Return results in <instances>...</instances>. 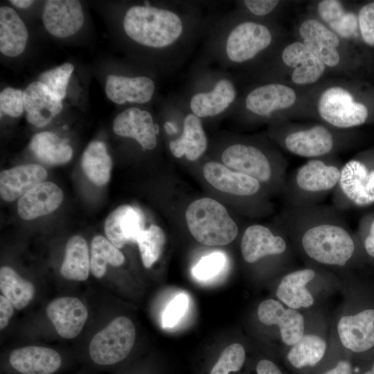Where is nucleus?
Masks as SVG:
<instances>
[{"label":"nucleus","instance_id":"40","mask_svg":"<svg viewBox=\"0 0 374 374\" xmlns=\"http://www.w3.org/2000/svg\"><path fill=\"white\" fill-rule=\"evenodd\" d=\"M74 70L71 63H64L40 75L39 81L44 83L49 90L60 100L65 98L70 77Z\"/></svg>","mask_w":374,"mask_h":374},{"label":"nucleus","instance_id":"3","mask_svg":"<svg viewBox=\"0 0 374 374\" xmlns=\"http://www.w3.org/2000/svg\"><path fill=\"white\" fill-rule=\"evenodd\" d=\"M272 41L271 32L264 24L238 20L233 12L217 14L202 40L199 60L226 70L254 60Z\"/></svg>","mask_w":374,"mask_h":374},{"label":"nucleus","instance_id":"15","mask_svg":"<svg viewBox=\"0 0 374 374\" xmlns=\"http://www.w3.org/2000/svg\"><path fill=\"white\" fill-rule=\"evenodd\" d=\"M7 365L16 374H54L62 368L63 358L53 348L28 346L12 350Z\"/></svg>","mask_w":374,"mask_h":374},{"label":"nucleus","instance_id":"48","mask_svg":"<svg viewBox=\"0 0 374 374\" xmlns=\"http://www.w3.org/2000/svg\"><path fill=\"white\" fill-rule=\"evenodd\" d=\"M364 246L366 253L374 258V219L369 225L368 233L364 238Z\"/></svg>","mask_w":374,"mask_h":374},{"label":"nucleus","instance_id":"2","mask_svg":"<svg viewBox=\"0 0 374 374\" xmlns=\"http://www.w3.org/2000/svg\"><path fill=\"white\" fill-rule=\"evenodd\" d=\"M282 222L287 233L297 238L305 254L318 263L343 267L354 254V238L340 211L333 206L286 207Z\"/></svg>","mask_w":374,"mask_h":374},{"label":"nucleus","instance_id":"8","mask_svg":"<svg viewBox=\"0 0 374 374\" xmlns=\"http://www.w3.org/2000/svg\"><path fill=\"white\" fill-rule=\"evenodd\" d=\"M187 226L195 240L208 246L233 242L238 229L226 208L217 201L204 197L195 200L186 211Z\"/></svg>","mask_w":374,"mask_h":374},{"label":"nucleus","instance_id":"1","mask_svg":"<svg viewBox=\"0 0 374 374\" xmlns=\"http://www.w3.org/2000/svg\"><path fill=\"white\" fill-rule=\"evenodd\" d=\"M203 3L172 1L130 6L123 27L125 35L141 46L161 53L169 73L179 68L202 41L217 13L206 12Z\"/></svg>","mask_w":374,"mask_h":374},{"label":"nucleus","instance_id":"25","mask_svg":"<svg viewBox=\"0 0 374 374\" xmlns=\"http://www.w3.org/2000/svg\"><path fill=\"white\" fill-rule=\"evenodd\" d=\"M341 344L346 348L362 353L374 346V309L342 317L337 326Z\"/></svg>","mask_w":374,"mask_h":374},{"label":"nucleus","instance_id":"24","mask_svg":"<svg viewBox=\"0 0 374 374\" xmlns=\"http://www.w3.org/2000/svg\"><path fill=\"white\" fill-rule=\"evenodd\" d=\"M303 44L325 65L333 67L340 61L337 49L339 45L338 35L316 19L304 21L299 27Z\"/></svg>","mask_w":374,"mask_h":374},{"label":"nucleus","instance_id":"11","mask_svg":"<svg viewBox=\"0 0 374 374\" xmlns=\"http://www.w3.org/2000/svg\"><path fill=\"white\" fill-rule=\"evenodd\" d=\"M318 112L328 124L339 129L362 125L368 118L366 107L355 102L351 93L341 87H331L322 93Z\"/></svg>","mask_w":374,"mask_h":374},{"label":"nucleus","instance_id":"16","mask_svg":"<svg viewBox=\"0 0 374 374\" xmlns=\"http://www.w3.org/2000/svg\"><path fill=\"white\" fill-rule=\"evenodd\" d=\"M42 21L46 30L52 35L59 38L71 36L84 23L81 3L77 0L46 1Z\"/></svg>","mask_w":374,"mask_h":374},{"label":"nucleus","instance_id":"33","mask_svg":"<svg viewBox=\"0 0 374 374\" xmlns=\"http://www.w3.org/2000/svg\"><path fill=\"white\" fill-rule=\"evenodd\" d=\"M81 166L95 185L106 184L110 178L112 161L105 143L99 141L91 142L82 154Z\"/></svg>","mask_w":374,"mask_h":374},{"label":"nucleus","instance_id":"27","mask_svg":"<svg viewBox=\"0 0 374 374\" xmlns=\"http://www.w3.org/2000/svg\"><path fill=\"white\" fill-rule=\"evenodd\" d=\"M282 60L294 68L292 81L297 84H308L317 82L323 74L326 65L311 51L300 42L287 45L283 51Z\"/></svg>","mask_w":374,"mask_h":374},{"label":"nucleus","instance_id":"29","mask_svg":"<svg viewBox=\"0 0 374 374\" xmlns=\"http://www.w3.org/2000/svg\"><path fill=\"white\" fill-rule=\"evenodd\" d=\"M316 276L310 268L292 271L283 276L276 290L277 297L290 308H308L314 299L306 285Z\"/></svg>","mask_w":374,"mask_h":374},{"label":"nucleus","instance_id":"51","mask_svg":"<svg viewBox=\"0 0 374 374\" xmlns=\"http://www.w3.org/2000/svg\"><path fill=\"white\" fill-rule=\"evenodd\" d=\"M364 374H374V363H373L372 368Z\"/></svg>","mask_w":374,"mask_h":374},{"label":"nucleus","instance_id":"21","mask_svg":"<svg viewBox=\"0 0 374 374\" xmlns=\"http://www.w3.org/2000/svg\"><path fill=\"white\" fill-rule=\"evenodd\" d=\"M258 317L265 325H277L283 343L291 346L303 335L304 319L295 309H285L274 299H267L258 308Z\"/></svg>","mask_w":374,"mask_h":374},{"label":"nucleus","instance_id":"38","mask_svg":"<svg viewBox=\"0 0 374 374\" xmlns=\"http://www.w3.org/2000/svg\"><path fill=\"white\" fill-rule=\"evenodd\" d=\"M165 241L166 238L163 230L157 225L152 224L141 233L136 242L145 267H151L159 258Z\"/></svg>","mask_w":374,"mask_h":374},{"label":"nucleus","instance_id":"5","mask_svg":"<svg viewBox=\"0 0 374 374\" xmlns=\"http://www.w3.org/2000/svg\"><path fill=\"white\" fill-rule=\"evenodd\" d=\"M343 164L327 157L310 159L287 176L286 207L319 205L336 188Z\"/></svg>","mask_w":374,"mask_h":374},{"label":"nucleus","instance_id":"26","mask_svg":"<svg viewBox=\"0 0 374 374\" xmlns=\"http://www.w3.org/2000/svg\"><path fill=\"white\" fill-rule=\"evenodd\" d=\"M62 199L63 193L56 184L51 181H43L19 198L17 204L18 214L24 220H33L56 210Z\"/></svg>","mask_w":374,"mask_h":374},{"label":"nucleus","instance_id":"41","mask_svg":"<svg viewBox=\"0 0 374 374\" xmlns=\"http://www.w3.org/2000/svg\"><path fill=\"white\" fill-rule=\"evenodd\" d=\"M226 263L225 255L220 251L202 257L193 268V276L199 280H208L217 275Z\"/></svg>","mask_w":374,"mask_h":374},{"label":"nucleus","instance_id":"4","mask_svg":"<svg viewBox=\"0 0 374 374\" xmlns=\"http://www.w3.org/2000/svg\"><path fill=\"white\" fill-rule=\"evenodd\" d=\"M189 109L204 119H213L233 110L238 92L231 75L220 67L197 61L190 70L179 94Z\"/></svg>","mask_w":374,"mask_h":374},{"label":"nucleus","instance_id":"47","mask_svg":"<svg viewBox=\"0 0 374 374\" xmlns=\"http://www.w3.org/2000/svg\"><path fill=\"white\" fill-rule=\"evenodd\" d=\"M257 374H283L278 366L271 361L261 359L256 365Z\"/></svg>","mask_w":374,"mask_h":374},{"label":"nucleus","instance_id":"32","mask_svg":"<svg viewBox=\"0 0 374 374\" xmlns=\"http://www.w3.org/2000/svg\"><path fill=\"white\" fill-rule=\"evenodd\" d=\"M30 148L39 161L48 165L64 164L73 154L71 147L51 132L36 134L30 141Z\"/></svg>","mask_w":374,"mask_h":374},{"label":"nucleus","instance_id":"50","mask_svg":"<svg viewBox=\"0 0 374 374\" xmlns=\"http://www.w3.org/2000/svg\"><path fill=\"white\" fill-rule=\"evenodd\" d=\"M10 2L19 8H27L34 3L33 1L30 0H11Z\"/></svg>","mask_w":374,"mask_h":374},{"label":"nucleus","instance_id":"43","mask_svg":"<svg viewBox=\"0 0 374 374\" xmlns=\"http://www.w3.org/2000/svg\"><path fill=\"white\" fill-rule=\"evenodd\" d=\"M188 300L186 295L176 296L166 308L162 315V325L165 328L174 327L186 312Z\"/></svg>","mask_w":374,"mask_h":374},{"label":"nucleus","instance_id":"22","mask_svg":"<svg viewBox=\"0 0 374 374\" xmlns=\"http://www.w3.org/2000/svg\"><path fill=\"white\" fill-rule=\"evenodd\" d=\"M144 216L138 208L123 204L114 210L105 222V233L107 239L117 248L128 242H136L144 230Z\"/></svg>","mask_w":374,"mask_h":374},{"label":"nucleus","instance_id":"37","mask_svg":"<svg viewBox=\"0 0 374 374\" xmlns=\"http://www.w3.org/2000/svg\"><path fill=\"white\" fill-rule=\"evenodd\" d=\"M326 349L325 341L314 335H305L295 343L287 354V359L295 368L317 364Z\"/></svg>","mask_w":374,"mask_h":374},{"label":"nucleus","instance_id":"30","mask_svg":"<svg viewBox=\"0 0 374 374\" xmlns=\"http://www.w3.org/2000/svg\"><path fill=\"white\" fill-rule=\"evenodd\" d=\"M28 37L25 24L16 11L8 6L0 8V51L16 57L24 51Z\"/></svg>","mask_w":374,"mask_h":374},{"label":"nucleus","instance_id":"23","mask_svg":"<svg viewBox=\"0 0 374 374\" xmlns=\"http://www.w3.org/2000/svg\"><path fill=\"white\" fill-rule=\"evenodd\" d=\"M24 101L26 120L37 127L47 125L62 109V100L40 81L25 89Z\"/></svg>","mask_w":374,"mask_h":374},{"label":"nucleus","instance_id":"49","mask_svg":"<svg viewBox=\"0 0 374 374\" xmlns=\"http://www.w3.org/2000/svg\"><path fill=\"white\" fill-rule=\"evenodd\" d=\"M323 374H352V366L346 360H341L332 369Z\"/></svg>","mask_w":374,"mask_h":374},{"label":"nucleus","instance_id":"45","mask_svg":"<svg viewBox=\"0 0 374 374\" xmlns=\"http://www.w3.org/2000/svg\"><path fill=\"white\" fill-rule=\"evenodd\" d=\"M278 3L276 0H244L241 5L252 15L261 17L270 14Z\"/></svg>","mask_w":374,"mask_h":374},{"label":"nucleus","instance_id":"18","mask_svg":"<svg viewBox=\"0 0 374 374\" xmlns=\"http://www.w3.org/2000/svg\"><path fill=\"white\" fill-rule=\"evenodd\" d=\"M155 91L154 80L145 75H109L106 79V95L110 100L118 105L148 103L152 99Z\"/></svg>","mask_w":374,"mask_h":374},{"label":"nucleus","instance_id":"10","mask_svg":"<svg viewBox=\"0 0 374 374\" xmlns=\"http://www.w3.org/2000/svg\"><path fill=\"white\" fill-rule=\"evenodd\" d=\"M333 206L343 211L374 203V168L353 159L343 164L339 183L332 193Z\"/></svg>","mask_w":374,"mask_h":374},{"label":"nucleus","instance_id":"39","mask_svg":"<svg viewBox=\"0 0 374 374\" xmlns=\"http://www.w3.org/2000/svg\"><path fill=\"white\" fill-rule=\"evenodd\" d=\"M244 347L238 343L226 346L212 366L209 374H230L238 372L245 361Z\"/></svg>","mask_w":374,"mask_h":374},{"label":"nucleus","instance_id":"14","mask_svg":"<svg viewBox=\"0 0 374 374\" xmlns=\"http://www.w3.org/2000/svg\"><path fill=\"white\" fill-rule=\"evenodd\" d=\"M113 131L118 136L134 139L143 149L151 150L157 145L160 129L150 112L130 107L115 117Z\"/></svg>","mask_w":374,"mask_h":374},{"label":"nucleus","instance_id":"13","mask_svg":"<svg viewBox=\"0 0 374 374\" xmlns=\"http://www.w3.org/2000/svg\"><path fill=\"white\" fill-rule=\"evenodd\" d=\"M296 99V93L291 87L270 82L260 84L248 91L241 107L251 115L269 118L276 112L291 107Z\"/></svg>","mask_w":374,"mask_h":374},{"label":"nucleus","instance_id":"46","mask_svg":"<svg viewBox=\"0 0 374 374\" xmlns=\"http://www.w3.org/2000/svg\"><path fill=\"white\" fill-rule=\"evenodd\" d=\"M14 314V306L3 294L0 296V328L4 329Z\"/></svg>","mask_w":374,"mask_h":374},{"label":"nucleus","instance_id":"20","mask_svg":"<svg viewBox=\"0 0 374 374\" xmlns=\"http://www.w3.org/2000/svg\"><path fill=\"white\" fill-rule=\"evenodd\" d=\"M206 180L222 192L241 197H253L261 190L262 184L256 179L232 170L217 162H207L203 168Z\"/></svg>","mask_w":374,"mask_h":374},{"label":"nucleus","instance_id":"34","mask_svg":"<svg viewBox=\"0 0 374 374\" xmlns=\"http://www.w3.org/2000/svg\"><path fill=\"white\" fill-rule=\"evenodd\" d=\"M0 290L17 310L26 307L35 293L33 283L8 266H3L0 269Z\"/></svg>","mask_w":374,"mask_h":374},{"label":"nucleus","instance_id":"12","mask_svg":"<svg viewBox=\"0 0 374 374\" xmlns=\"http://www.w3.org/2000/svg\"><path fill=\"white\" fill-rule=\"evenodd\" d=\"M279 141L290 153L310 159L327 157L337 147L332 132L319 124L287 130L283 135L280 134Z\"/></svg>","mask_w":374,"mask_h":374},{"label":"nucleus","instance_id":"36","mask_svg":"<svg viewBox=\"0 0 374 374\" xmlns=\"http://www.w3.org/2000/svg\"><path fill=\"white\" fill-rule=\"evenodd\" d=\"M90 252V271L98 278L105 275L107 264L119 267L125 261V257L119 249L101 235L93 238Z\"/></svg>","mask_w":374,"mask_h":374},{"label":"nucleus","instance_id":"35","mask_svg":"<svg viewBox=\"0 0 374 374\" xmlns=\"http://www.w3.org/2000/svg\"><path fill=\"white\" fill-rule=\"evenodd\" d=\"M317 10L319 17L337 35L348 38L357 30L358 19L354 13L346 12L339 1H321Z\"/></svg>","mask_w":374,"mask_h":374},{"label":"nucleus","instance_id":"17","mask_svg":"<svg viewBox=\"0 0 374 374\" xmlns=\"http://www.w3.org/2000/svg\"><path fill=\"white\" fill-rule=\"evenodd\" d=\"M46 312L56 332L64 339L77 337L88 317L84 304L79 299L72 296L53 299L48 304Z\"/></svg>","mask_w":374,"mask_h":374},{"label":"nucleus","instance_id":"31","mask_svg":"<svg viewBox=\"0 0 374 374\" xmlns=\"http://www.w3.org/2000/svg\"><path fill=\"white\" fill-rule=\"evenodd\" d=\"M89 271L90 256L87 241L80 235H73L66 244L60 273L68 280L82 281L88 278Z\"/></svg>","mask_w":374,"mask_h":374},{"label":"nucleus","instance_id":"6","mask_svg":"<svg viewBox=\"0 0 374 374\" xmlns=\"http://www.w3.org/2000/svg\"><path fill=\"white\" fill-rule=\"evenodd\" d=\"M162 109L167 118L163 129L169 136L171 154L176 158L185 157L190 161L201 157L208 148V139L202 121L188 107L179 94L169 96Z\"/></svg>","mask_w":374,"mask_h":374},{"label":"nucleus","instance_id":"42","mask_svg":"<svg viewBox=\"0 0 374 374\" xmlns=\"http://www.w3.org/2000/svg\"><path fill=\"white\" fill-rule=\"evenodd\" d=\"M0 108L1 112L17 118L24 111V91L12 87H6L0 93Z\"/></svg>","mask_w":374,"mask_h":374},{"label":"nucleus","instance_id":"9","mask_svg":"<svg viewBox=\"0 0 374 374\" xmlns=\"http://www.w3.org/2000/svg\"><path fill=\"white\" fill-rule=\"evenodd\" d=\"M135 337V327L129 318H115L91 339L88 350L90 361L103 367L120 364L132 351Z\"/></svg>","mask_w":374,"mask_h":374},{"label":"nucleus","instance_id":"44","mask_svg":"<svg viewBox=\"0 0 374 374\" xmlns=\"http://www.w3.org/2000/svg\"><path fill=\"white\" fill-rule=\"evenodd\" d=\"M358 24L364 41L374 46V2L366 4L361 8Z\"/></svg>","mask_w":374,"mask_h":374},{"label":"nucleus","instance_id":"19","mask_svg":"<svg viewBox=\"0 0 374 374\" xmlns=\"http://www.w3.org/2000/svg\"><path fill=\"white\" fill-rule=\"evenodd\" d=\"M240 249L244 260L248 263H254L267 256L284 254L287 243L283 235L275 233L270 228L253 224L244 231Z\"/></svg>","mask_w":374,"mask_h":374},{"label":"nucleus","instance_id":"28","mask_svg":"<svg viewBox=\"0 0 374 374\" xmlns=\"http://www.w3.org/2000/svg\"><path fill=\"white\" fill-rule=\"evenodd\" d=\"M47 172L37 164L21 165L3 170L0 174L1 197L7 202L20 198L27 191L43 182Z\"/></svg>","mask_w":374,"mask_h":374},{"label":"nucleus","instance_id":"7","mask_svg":"<svg viewBox=\"0 0 374 374\" xmlns=\"http://www.w3.org/2000/svg\"><path fill=\"white\" fill-rule=\"evenodd\" d=\"M221 159L232 170L244 174L262 184H269L283 193L287 176V161L280 155L271 157L261 148L235 142L224 148Z\"/></svg>","mask_w":374,"mask_h":374}]
</instances>
